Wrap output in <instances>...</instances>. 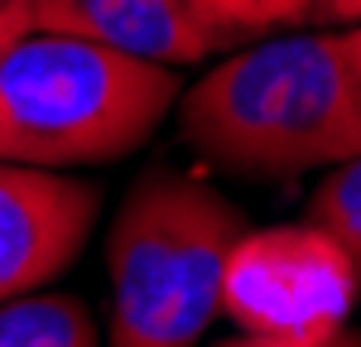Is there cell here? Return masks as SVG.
Returning a JSON list of instances; mask_svg holds the SVG:
<instances>
[{"instance_id":"obj_2","label":"cell","mask_w":361,"mask_h":347,"mask_svg":"<svg viewBox=\"0 0 361 347\" xmlns=\"http://www.w3.org/2000/svg\"><path fill=\"white\" fill-rule=\"evenodd\" d=\"M173 102L178 78L164 63L25 29L0 54V159L34 169L106 164L149 140Z\"/></svg>"},{"instance_id":"obj_6","label":"cell","mask_w":361,"mask_h":347,"mask_svg":"<svg viewBox=\"0 0 361 347\" xmlns=\"http://www.w3.org/2000/svg\"><path fill=\"white\" fill-rule=\"evenodd\" d=\"M29 29L92 39L121 54L149 58V63H202L212 39L193 20L188 0H25Z\"/></svg>"},{"instance_id":"obj_4","label":"cell","mask_w":361,"mask_h":347,"mask_svg":"<svg viewBox=\"0 0 361 347\" xmlns=\"http://www.w3.org/2000/svg\"><path fill=\"white\" fill-rule=\"evenodd\" d=\"M357 294V265L323 227H260L241 231L226 256L222 314L241 333L323 338L352 323Z\"/></svg>"},{"instance_id":"obj_8","label":"cell","mask_w":361,"mask_h":347,"mask_svg":"<svg viewBox=\"0 0 361 347\" xmlns=\"http://www.w3.org/2000/svg\"><path fill=\"white\" fill-rule=\"evenodd\" d=\"M188 10L212 39V49H231L270 39L275 29L304 25L308 15H318V0H188Z\"/></svg>"},{"instance_id":"obj_14","label":"cell","mask_w":361,"mask_h":347,"mask_svg":"<svg viewBox=\"0 0 361 347\" xmlns=\"http://www.w3.org/2000/svg\"><path fill=\"white\" fill-rule=\"evenodd\" d=\"M0 5H5V0H0Z\"/></svg>"},{"instance_id":"obj_12","label":"cell","mask_w":361,"mask_h":347,"mask_svg":"<svg viewBox=\"0 0 361 347\" xmlns=\"http://www.w3.org/2000/svg\"><path fill=\"white\" fill-rule=\"evenodd\" d=\"M337 49H342L347 68H352V83H357V92H361V20L352 29H337Z\"/></svg>"},{"instance_id":"obj_11","label":"cell","mask_w":361,"mask_h":347,"mask_svg":"<svg viewBox=\"0 0 361 347\" xmlns=\"http://www.w3.org/2000/svg\"><path fill=\"white\" fill-rule=\"evenodd\" d=\"M25 29H29V5L25 0H5V5H0V54H5Z\"/></svg>"},{"instance_id":"obj_5","label":"cell","mask_w":361,"mask_h":347,"mask_svg":"<svg viewBox=\"0 0 361 347\" xmlns=\"http://www.w3.org/2000/svg\"><path fill=\"white\" fill-rule=\"evenodd\" d=\"M102 193L58 169L0 159V299L44 289L82 251Z\"/></svg>"},{"instance_id":"obj_13","label":"cell","mask_w":361,"mask_h":347,"mask_svg":"<svg viewBox=\"0 0 361 347\" xmlns=\"http://www.w3.org/2000/svg\"><path fill=\"white\" fill-rule=\"evenodd\" d=\"M318 15H323V20H337V25H357L361 0H318Z\"/></svg>"},{"instance_id":"obj_10","label":"cell","mask_w":361,"mask_h":347,"mask_svg":"<svg viewBox=\"0 0 361 347\" xmlns=\"http://www.w3.org/2000/svg\"><path fill=\"white\" fill-rule=\"evenodd\" d=\"M217 347H361V328H337V333H323V338H279V333H236Z\"/></svg>"},{"instance_id":"obj_9","label":"cell","mask_w":361,"mask_h":347,"mask_svg":"<svg viewBox=\"0 0 361 347\" xmlns=\"http://www.w3.org/2000/svg\"><path fill=\"white\" fill-rule=\"evenodd\" d=\"M304 217L333 236L361 275V154L333 164V174L313 188Z\"/></svg>"},{"instance_id":"obj_7","label":"cell","mask_w":361,"mask_h":347,"mask_svg":"<svg viewBox=\"0 0 361 347\" xmlns=\"http://www.w3.org/2000/svg\"><path fill=\"white\" fill-rule=\"evenodd\" d=\"M0 347H97V318L73 294L0 299Z\"/></svg>"},{"instance_id":"obj_1","label":"cell","mask_w":361,"mask_h":347,"mask_svg":"<svg viewBox=\"0 0 361 347\" xmlns=\"http://www.w3.org/2000/svg\"><path fill=\"white\" fill-rule=\"evenodd\" d=\"M178 130L217 169L294 178L361 154V92L337 34L255 39L183 92Z\"/></svg>"},{"instance_id":"obj_3","label":"cell","mask_w":361,"mask_h":347,"mask_svg":"<svg viewBox=\"0 0 361 347\" xmlns=\"http://www.w3.org/2000/svg\"><path fill=\"white\" fill-rule=\"evenodd\" d=\"M246 212L193 169H149L106 236L111 347H193L222 314L226 256Z\"/></svg>"}]
</instances>
